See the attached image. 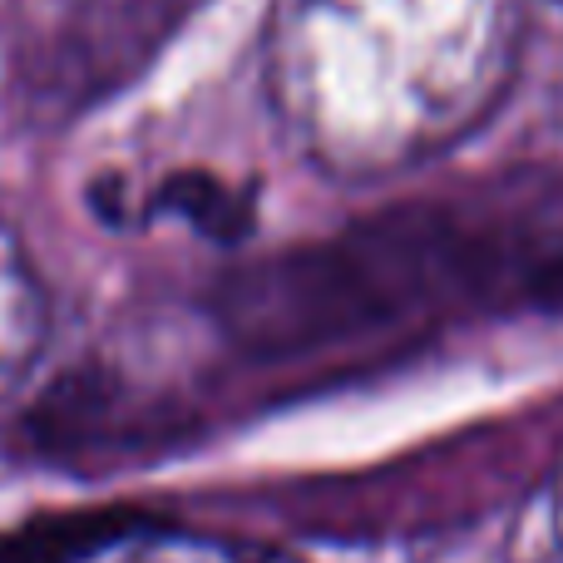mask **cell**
I'll return each instance as SVG.
<instances>
[{
    "instance_id": "cell-1",
    "label": "cell",
    "mask_w": 563,
    "mask_h": 563,
    "mask_svg": "<svg viewBox=\"0 0 563 563\" xmlns=\"http://www.w3.org/2000/svg\"><path fill=\"white\" fill-rule=\"evenodd\" d=\"M525 59V0H273L267 99L301 158L380 184L495 119Z\"/></svg>"
},
{
    "instance_id": "cell-2",
    "label": "cell",
    "mask_w": 563,
    "mask_h": 563,
    "mask_svg": "<svg viewBox=\"0 0 563 563\" xmlns=\"http://www.w3.org/2000/svg\"><path fill=\"white\" fill-rule=\"evenodd\" d=\"M440 218L366 223L356 238L263 263L228 291V327L263 351H307L366 331L460 273V233Z\"/></svg>"
},
{
    "instance_id": "cell-3",
    "label": "cell",
    "mask_w": 563,
    "mask_h": 563,
    "mask_svg": "<svg viewBox=\"0 0 563 563\" xmlns=\"http://www.w3.org/2000/svg\"><path fill=\"white\" fill-rule=\"evenodd\" d=\"M49 327H55V301H49L45 273L15 228L0 218V396L35 371Z\"/></svg>"
},
{
    "instance_id": "cell-4",
    "label": "cell",
    "mask_w": 563,
    "mask_h": 563,
    "mask_svg": "<svg viewBox=\"0 0 563 563\" xmlns=\"http://www.w3.org/2000/svg\"><path fill=\"white\" fill-rule=\"evenodd\" d=\"M89 563H301L282 549L228 534H188V529H124Z\"/></svg>"
},
{
    "instance_id": "cell-5",
    "label": "cell",
    "mask_w": 563,
    "mask_h": 563,
    "mask_svg": "<svg viewBox=\"0 0 563 563\" xmlns=\"http://www.w3.org/2000/svg\"><path fill=\"white\" fill-rule=\"evenodd\" d=\"M544 559L563 563V475L554 479V489L544 499Z\"/></svg>"
},
{
    "instance_id": "cell-6",
    "label": "cell",
    "mask_w": 563,
    "mask_h": 563,
    "mask_svg": "<svg viewBox=\"0 0 563 563\" xmlns=\"http://www.w3.org/2000/svg\"><path fill=\"white\" fill-rule=\"evenodd\" d=\"M539 563H549V559H539Z\"/></svg>"
}]
</instances>
